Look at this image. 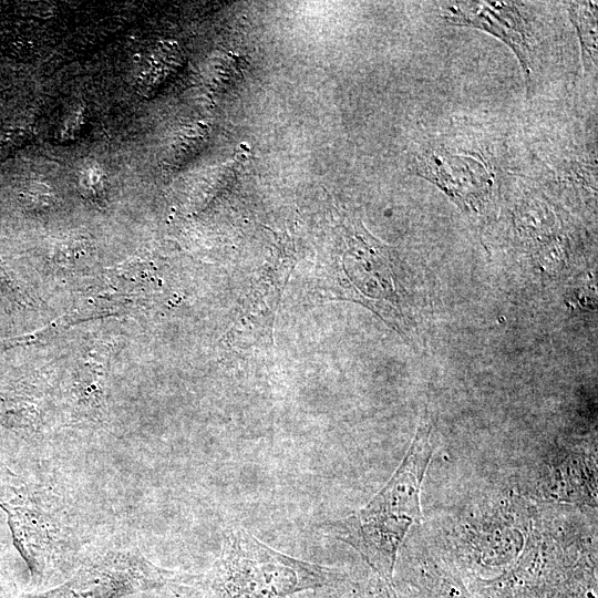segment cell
Here are the masks:
<instances>
[{
  "mask_svg": "<svg viewBox=\"0 0 598 598\" xmlns=\"http://www.w3.org/2000/svg\"><path fill=\"white\" fill-rule=\"evenodd\" d=\"M12 542L33 584L66 580L102 535L92 511L78 495L47 478L22 475L0 502Z\"/></svg>",
  "mask_w": 598,
  "mask_h": 598,
  "instance_id": "obj_1",
  "label": "cell"
},
{
  "mask_svg": "<svg viewBox=\"0 0 598 598\" xmlns=\"http://www.w3.org/2000/svg\"><path fill=\"white\" fill-rule=\"evenodd\" d=\"M347 571L275 550L239 525L223 533L218 558L200 574H187L184 598H287L328 587Z\"/></svg>",
  "mask_w": 598,
  "mask_h": 598,
  "instance_id": "obj_2",
  "label": "cell"
},
{
  "mask_svg": "<svg viewBox=\"0 0 598 598\" xmlns=\"http://www.w3.org/2000/svg\"><path fill=\"white\" fill-rule=\"evenodd\" d=\"M432 437V425L421 424L402 463L374 497L357 513L324 525L391 586L399 548L421 519L420 492L433 453Z\"/></svg>",
  "mask_w": 598,
  "mask_h": 598,
  "instance_id": "obj_3",
  "label": "cell"
},
{
  "mask_svg": "<svg viewBox=\"0 0 598 598\" xmlns=\"http://www.w3.org/2000/svg\"><path fill=\"white\" fill-rule=\"evenodd\" d=\"M188 573L150 561L124 535L100 536L74 573L60 585L39 592L40 598H124L147 591L177 592Z\"/></svg>",
  "mask_w": 598,
  "mask_h": 598,
  "instance_id": "obj_4",
  "label": "cell"
},
{
  "mask_svg": "<svg viewBox=\"0 0 598 598\" xmlns=\"http://www.w3.org/2000/svg\"><path fill=\"white\" fill-rule=\"evenodd\" d=\"M416 163L417 174L437 185L464 209L477 212L486 202L492 179L478 161L444 151H426Z\"/></svg>",
  "mask_w": 598,
  "mask_h": 598,
  "instance_id": "obj_5",
  "label": "cell"
},
{
  "mask_svg": "<svg viewBox=\"0 0 598 598\" xmlns=\"http://www.w3.org/2000/svg\"><path fill=\"white\" fill-rule=\"evenodd\" d=\"M444 18L456 25L484 30L504 41L515 52L528 85L530 58L526 24L514 2H453L447 7Z\"/></svg>",
  "mask_w": 598,
  "mask_h": 598,
  "instance_id": "obj_6",
  "label": "cell"
},
{
  "mask_svg": "<svg viewBox=\"0 0 598 598\" xmlns=\"http://www.w3.org/2000/svg\"><path fill=\"white\" fill-rule=\"evenodd\" d=\"M409 584L422 589L430 598H475L460 573L440 561L422 566L419 580Z\"/></svg>",
  "mask_w": 598,
  "mask_h": 598,
  "instance_id": "obj_7",
  "label": "cell"
},
{
  "mask_svg": "<svg viewBox=\"0 0 598 598\" xmlns=\"http://www.w3.org/2000/svg\"><path fill=\"white\" fill-rule=\"evenodd\" d=\"M318 598H394L392 586L371 570L349 573L341 580L317 590Z\"/></svg>",
  "mask_w": 598,
  "mask_h": 598,
  "instance_id": "obj_8",
  "label": "cell"
},
{
  "mask_svg": "<svg viewBox=\"0 0 598 598\" xmlns=\"http://www.w3.org/2000/svg\"><path fill=\"white\" fill-rule=\"evenodd\" d=\"M570 16L581 44L585 65H596L597 61V3L575 2Z\"/></svg>",
  "mask_w": 598,
  "mask_h": 598,
  "instance_id": "obj_9",
  "label": "cell"
},
{
  "mask_svg": "<svg viewBox=\"0 0 598 598\" xmlns=\"http://www.w3.org/2000/svg\"><path fill=\"white\" fill-rule=\"evenodd\" d=\"M22 474L12 470L8 457L0 452V502L6 499L20 483Z\"/></svg>",
  "mask_w": 598,
  "mask_h": 598,
  "instance_id": "obj_10",
  "label": "cell"
},
{
  "mask_svg": "<svg viewBox=\"0 0 598 598\" xmlns=\"http://www.w3.org/2000/svg\"><path fill=\"white\" fill-rule=\"evenodd\" d=\"M394 598H430L422 589L403 582L392 585Z\"/></svg>",
  "mask_w": 598,
  "mask_h": 598,
  "instance_id": "obj_11",
  "label": "cell"
},
{
  "mask_svg": "<svg viewBox=\"0 0 598 598\" xmlns=\"http://www.w3.org/2000/svg\"><path fill=\"white\" fill-rule=\"evenodd\" d=\"M287 598H318L316 590L297 594Z\"/></svg>",
  "mask_w": 598,
  "mask_h": 598,
  "instance_id": "obj_12",
  "label": "cell"
}]
</instances>
